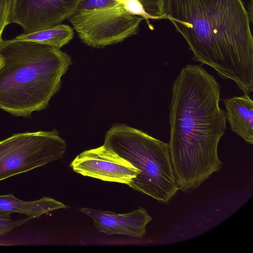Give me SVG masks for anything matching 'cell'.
<instances>
[{
  "label": "cell",
  "instance_id": "4",
  "mask_svg": "<svg viewBox=\"0 0 253 253\" xmlns=\"http://www.w3.org/2000/svg\"><path fill=\"white\" fill-rule=\"evenodd\" d=\"M103 146L140 171L129 186L133 190L167 203L179 189L169 143L121 124L107 131Z\"/></svg>",
  "mask_w": 253,
  "mask_h": 253
},
{
  "label": "cell",
  "instance_id": "16",
  "mask_svg": "<svg viewBox=\"0 0 253 253\" xmlns=\"http://www.w3.org/2000/svg\"><path fill=\"white\" fill-rule=\"evenodd\" d=\"M31 219L29 217L24 219L13 220L10 214H0V235L9 232L13 228L26 222Z\"/></svg>",
  "mask_w": 253,
  "mask_h": 253
},
{
  "label": "cell",
  "instance_id": "6",
  "mask_svg": "<svg viewBox=\"0 0 253 253\" xmlns=\"http://www.w3.org/2000/svg\"><path fill=\"white\" fill-rule=\"evenodd\" d=\"M81 41L94 47L114 44L136 34L142 18L127 12L120 3L68 18Z\"/></svg>",
  "mask_w": 253,
  "mask_h": 253
},
{
  "label": "cell",
  "instance_id": "14",
  "mask_svg": "<svg viewBox=\"0 0 253 253\" xmlns=\"http://www.w3.org/2000/svg\"><path fill=\"white\" fill-rule=\"evenodd\" d=\"M120 0H80L73 14H80L114 6Z\"/></svg>",
  "mask_w": 253,
  "mask_h": 253
},
{
  "label": "cell",
  "instance_id": "3",
  "mask_svg": "<svg viewBox=\"0 0 253 253\" xmlns=\"http://www.w3.org/2000/svg\"><path fill=\"white\" fill-rule=\"evenodd\" d=\"M0 54V108L16 117L47 107L72 63L60 48L15 38L2 40Z\"/></svg>",
  "mask_w": 253,
  "mask_h": 253
},
{
  "label": "cell",
  "instance_id": "5",
  "mask_svg": "<svg viewBox=\"0 0 253 253\" xmlns=\"http://www.w3.org/2000/svg\"><path fill=\"white\" fill-rule=\"evenodd\" d=\"M65 140L54 129L14 134L0 141V181L62 158Z\"/></svg>",
  "mask_w": 253,
  "mask_h": 253
},
{
  "label": "cell",
  "instance_id": "10",
  "mask_svg": "<svg viewBox=\"0 0 253 253\" xmlns=\"http://www.w3.org/2000/svg\"><path fill=\"white\" fill-rule=\"evenodd\" d=\"M231 130L248 144H253V101L249 94L222 100Z\"/></svg>",
  "mask_w": 253,
  "mask_h": 253
},
{
  "label": "cell",
  "instance_id": "7",
  "mask_svg": "<svg viewBox=\"0 0 253 253\" xmlns=\"http://www.w3.org/2000/svg\"><path fill=\"white\" fill-rule=\"evenodd\" d=\"M80 0H14L10 23L19 25L24 33L50 28L68 19Z\"/></svg>",
  "mask_w": 253,
  "mask_h": 253
},
{
  "label": "cell",
  "instance_id": "11",
  "mask_svg": "<svg viewBox=\"0 0 253 253\" xmlns=\"http://www.w3.org/2000/svg\"><path fill=\"white\" fill-rule=\"evenodd\" d=\"M68 208L69 207L62 203L49 197L25 201L17 199L12 194L0 195V214L17 212L26 214L32 218L56 210Z\"/></svg>",
  "mask_w": 253,
  "mask_h": 253
},
{
  "label": "cell",
  "instance_id": "12",
  "mask_svg": "<svg viewBox=\"0 0 253 253\" xmlns=\"http://www.w3.org/2000/svg\"><path fill=\"white\" fill-rule=\"evenodd\" d=\"M73 36V30L70 26L59 24L37 32L23 33L16 37L15 39L60 48L68 43Z\"/></svg>",
  "mask_w": 253,
  "mask_h": 253
},
{
  "label": "cell",
  "instance_id": "2",
  "mask_svg": "<svg viewBox=\"0 0 253 253\" xmlns=\"http://www.w3.org/2000/svg\"><path fill=\"white\" fill-rule=\"evenodd\" d=\"M165 8L192 60L232 80L244 94L253 92V38L242 0H165Z\"/></svg>",
  "mask_w": 253,
  "mask_h": 253
},
{
  "label": "cell",
  "instance_id": "13",
  "mask_svg": "<svg viewBox=\"0 0 253 253\" xmlns=\"http://www.w3.org/2000/svg\"><path fill=\"white\" fill-rule=\"evenodd\" d=\"M120 2L127 12L147 22L167 19L165 0H120Z\"/></svg>",
  "mask_w": 253,
  "mask_h": 253
},
{
  "label": "cell",
  "instance_id": "1",
  "mask_svg": "<svg viewBox=\"0 0 253 253\" xmlns=\"http://www.w3.org/2000/svg\"><path fill=\"white\" fill-rule=\"evenodd\" d=\"M201 65L187 64L173 82L169 105V155L179 189L189 193L222 163L217 154L226 128L220 86Z\"/></svg>",
  "mask_w": 253,
  "mask_h": 253
},
{
  "label": "cell",
  "instance_id": "15",
  "mask_svg": "<svg viewBox=\"0 0 253 253\" xmlns=\"http://www.w3.org/2000/svg\"><path fill=\"white\" fill-rule=\"evenodd\" d=\"M14 0H0V43L5 27L10 24Z\"/></svg>",
  "mask_w": 253,
  "mask_h": 253
},
{
  "label": "cell",
  "instance_id": "17",
  "mask_svg": "<svg viewBox=\"0 0 253 253\" xmlns=\"http://www.w3.org/2000/svg\"><path fill=\"white\" fill-rule=\"evenodd\" d=\"M4 63V59L2 56L0 54V69L3 66Z\"/></svg>",
  "mask_w": 253,
  "mask_h": 253
},
{
  "label": "cell",
  "instance_id": "8",
  "mask_svg": "<svg viewBox=\"0 0 253 253\" xmlns=\"http://www.w3.org/2000/svg\"><path fill=\"white\" fill-rule=\"evenodd\" d=\"M70 167L77 173L105 181L128 186L140 171L103 145L78 155Z\"/></svg>",
  "mask_w": 253,
  "mask_h": 253
},
{
  "label": "cell",
  "instance_id": "9",
  "mask_svg": "<svg viewBox=\"0 0 253 253\" xmlns=\"http://www.w3.org/2000/svg\"><path fill=\"white\" fill-rule=\"evenodd\" d=\"M80 211L90 217L99 232L107 235H122L142 238L146 233V227L153 218L142 207L126 213L81 208Z\"/></svg>",
  "mask_w": 253,
  "mask_h": 253
}]
</instances>
